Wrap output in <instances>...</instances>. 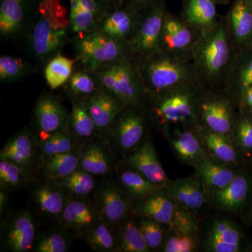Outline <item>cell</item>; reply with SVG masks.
Wrapping results in <instances>:
<instances>
[{"mask_svg":"<svg viewBox=\"0 0 252 252\" xmlns=\"http://www.w3.org/2000/svg\"><path fill=\"white\" fill-rule=\"evenodd\" d=\"M250 217H251L252 220V203L251 209H250Z\"/></svg>","mask_w":252,"mask_h":252,"instance_id":"11a10c76","label":"cell"},{"mask_svg":"<svg viewBox=\"0 0 252 252\" xmlns=\"http://www.w3.org/2000/svg\"><path fill=\"white\" fill-rule=\"evenodd\" d=\"M110 8L107 0H69L71 31L81 36L96 31Z\"/></svg>","mask_w":252,"mask_h":252,"instance_id":"e0dca14e","label":"cell"},{"mask_svg":"<svg viewBox=\"0 0 252 252\" xmlns=\"http://www.w3.org/2000/svg\"><path fill=\"white\" fill-rule=\"evenodd\" d=\"M167 228L176 233L198 236L199 221L195 212L176 205L171 222Z\"/></svg>","mask_w":252,"mask_h":252,"instance_id":"7dc6e473","label":"cell"},{"mask_svg":"<svg viewBox=\"0 0 252 252\" xmlns=\"http://www.w3.org/2000/svg\"><path fill=\"white\" fill-rule=\"evenodd\" d=\"M140 15L125 5L111 7L98 30L118 41H130L135 32Z\"/></svg>","mask_w":252,"mask_h":252,"instance_id":"4316f807","label":"cell"},{"mask_svg":"<svg viewBox=\"0 0 252 252\" xmlns=\"http://www.w3.org/2000/svg\"><path fill=\"white\" fill-rule=\"evenodd\" d=\"M235 54L225 16H220L215 27L200 34L192 51L190 63L199 84L209 89H223Z\"/></svg>","mask_w":252,"mask_h":252,"instance_id":"6da1fadb","label":"cell"},{"mask_svg":"<svg viewBox=\"0 0 252 252\" xmlns=\"http://www.w3.org/2000/svg\"><path fill=\"white\" fill-rule=\"evenodd\" d=\"M217 4H227L233 0H214Z\"/></svg>","mask_w":252,"mask_h":252,"instance_id":"db71d44e","label":"cell"},{"mask_svg":"<svg viewBox=\"0 0 252 252\" xmlns=\"http://www.w3.org/2000/svg\"><path fill=\"white\" fill-rule=\"evenodd\" d=\"M31 0H1L0 35L12 38L21 34L28 22Z\"/></svg>","mask_w":252,"mask_h":252,"instance_id":"f1b7e54d","label":"cell"},{"mask_svg":"<svg viewBox=\"0 0 252 252\" xmlns=\"http://www.w3.org/2000/svg\"><path fill=\"white\" fill-rule=\"evenodd\" d=\"M199 83L147 95L146 107L165 134L181 127L201 126L197 112Z\"/></svg>","mask_w":252,"mask_h":252,"instance_id":"3957f363","label":"cell"},{"mask_svg":"<svg viewBox=\"0 0 252 252\" xmlns=\"http://www.w3.org/2000/svg\"><path fill=\"white\" fill-rule=\"evenodd\" d=\"M117 252H150L135 217L129 214L115 228Z\"/></svg>","mask_w":252,"mask_h":252,"instance_id":"d590c367","label":"cell"},{"mask_svg":"<svg viewBox=\"0 0 252 252\" xmlns=\"http://www.w3.org/2000/svg\"><path fill=\"white\" fill-rule=\"evenodd\" d=\"M76 41V60L86 70L95 72L114 63L135 61L130 41L112 39L98 29L77 36Z\"/></svg>","mask_w":252,"mask_h":252,"instance_id":"5b68a950","label":"cell"},{"mask_svg":"<svg viewBox=\"0 0 252 252\" xmlns=\"http://www.w3.org/2000/svg\"><path fill=\"white\" fill-rule=\"evenodd\" d=\"M124 160V165L137 170L155 185L166 188L171 182L159 160L153 142L149 137L126 155Z\"/></svg>","mask_w":252,"mask_h":252,"instance_id":"2e32d148","label":"cell"},{"mask_svg":"<svg viewBox=\"0 0 252 252\" xmlns=\"http://www.w3.org/2000/svg\"><path fill=\"white\" fill-rule=\"evenodd\" d=\"M176 205L166 187L145 198L133 201L130 213L133 216L150 219L168 227Z\"/></svg>","mask_w":252,"mask_h":252,"instance_id":"cb8c5ba5","label":"cell"},{"mask_svg":"<svg viewBox=\"0 0 252 252\" xmlns=\"http://www.w3.org/2000/svg\"><path fill=\"white\" fill-rule=\"evenodd\" d=\"M88 106L95 124L97 138L104 141L116 119L126 106L102 89L88 99Z\"/></svg>","mask_w":252,"mask_h":252,"instance_id":"7402d4cb","label":"cell"},{"mask_svg":"<svg viewBox=\"0 0 252 252\" xmlns=\"http://www.w3.org/2000/svg\"><path fill=\"white\" fill-rule=\"evenodd\" d=\"M70 29L69 12L61 0H39L28 31V45L41 61L59 54Z\"/></svg>","mask_w":252,"mask_h":252,"instance_id":"7a4b0ae2","label":"cell"},{"mask_svg":"<svg viewBox=\"0 0 252 252\" xmlns=\"http://www.w3.org/2000/svg\"><path fill=\"white\" fill-rule=\"evenodd\" d=\"M36 237V220L28 210H18L1 222V249L4 251H32Z\"/></svg>","mask_w":252,"mask_h":252,"instance_id":"9c48e42d","label":"cell"},{"mask_svg":"<svg viewBox=\"0 0 252 252\" xmlns=\"http://www.w3.org/2000/svg\"><path fill=\"white\" fill-rule=\"evenodd\" d=\"M199 123L205 128L233 135L238 108L223 89H212L200 84L197 96Z\"/></svg>","mask_w":252,"mask_h":252,"instance_id":"52a82bcc","label":"cell"},{"mask_svg":"<svg viewBox=\"0 0 252 252\" xmlns=\"http://www.w3.org/2000/svg\"><path fill=\"white\" fill-rule=\"evenodd\" d=\"M248 2L250 3V6L252 8V0H248Z\"/></svg>","mask_w":252,"mask_h":252,"instance_id":"9f6ffc18","label":"cell"},{"mask_svg":"<svg viewBox=\"0 0 252 252\" xmlns=\"http://www.w3.org/2000/svg\"><path fill=\"white\" fill-rule=\"evenodd\" d=\"M71 237H72L71 233L62 227L60 228H51L37 235L32 252H67L70 245L69 238Z\"/></svg>","mask_w":252,"mask_h":252,"instance_id":"b9f144b4","label":"cell"},{"mask_svg":"<svg viewBox=\"0 0 252 252\" xmlns=\"http://www.w3.org/2000/svg\"><path fill=\"white\" fill-rule=\"evenodd\" d=\"M84 144L69 129L50 136L43 142H39V152L43 160L53 156L67 153Z\"/></svg>","mask_w":252,"mask_h":252,"instance_id":"ab89813d","label":"cell"},{"mask_svg":"<svg viewBox=\"0 0 252 252\" xmlns=\"http://www.w3.org/2000/svg\"><path fill=\"white\" fill-rule=\"evenodd\" d=\"M7 190L4 189H0V212H1V217L4 215L6 211V207L9 205V196L7 195Z\"/></svg>","mask_w":252,"mask_h":252,"instance_id":"816d5d0a","label":"cell"},{"mask_svg":"<svg viewBox=\"0 0 252 252\" xmlns=\"http://www.w3.org/2000/svg\"><path fill=\"white\" fill-rule=\"evenodd\" d=\"M56 182L69 197L87 198L96 188L94 176L79 167L71 175Z\"/></svg>","mask_w":252,"mask_h":252,"instance_id":"f35d334b","label":"cell"},{"mask_svg":"<svg viewBox=\"0 0 252 252\" xmlns=\"http://www.w3.org/2000/svg\"><path fill=\"white\" fill-rule=\"evenodd\" d=\"M225 19L235 54L252 46V8L248 0H233Z\"/></svg>","mask_w":252,"mask_h":252,"instance_id":"44dd1931","label":"cell"},{"mask_svg":"<svg viewBox=\"0 0 252 252\" xmlns=\"http://www.w3.org/2000/svg\"><path fill=\"white\" fill-rule=\"evenodd\" d=\"M150 121L145 105L126 106L104 142L125 157L145 140Z\"/></svg>","mask_w":252,"mask_h":252,"instance_id":"ba28073f","label":"cell"},{"mask_svg":"<svg viewBox=\"0 0 252 252\" xmlns=\"http://www.w3.org/2000/svg\"><path fill=\"white\" fill-rule=\"evenodd\" d=\"M117 182L133 201L165 188L152 183L140 172L126 165L118 170Z\"/></svg>","mask_w":252,"mask_h":252,"instance_id":"e575fe53","label":"cell"},{"mask_svg":"<svg viewBox=\"0 0 252 252\" xmlns=\"http://www.w3.org/2000/svg\"><path fill=\"white\" fill-rule=\"evenodd\" d=\"M76 61L60 54L50 60L44 70V77L51 90H56L65 85L74 72Z\"/></svg>","mask_w":252,"mask_h":252,"instance_id":"60d3db41","label":"cell"},{"mask_svg":"<svg viewBox=\"0 0 252 252\" xmlns=\"http://www.w3.org/2000/svg\"><path fill=\"white\" fill-rule=\"evenodd\" d=\"M34 71L30 63L19 58L10 56L0 57V80L11 83L20 80Z\"/></svg>","mask_w":252,"mask_h":252,"instance_id":"ee69618b","label":"cell"},{"mask_svg":"<svg viewBox=\"0 0 252 252\" xmlns=\"http://www.w3.org/2000/svg\"><path fill=\"white\" fill-rule=\"evenodd\" d=\"M233 142L240 154H252V112L238 107V115L232 135Z\"/></svg>","mask_w":252,"mask_h":252,"instance_id":"7bdbcfd3","label":"cell"},{"mask_svg":"<svg viewBox=\"0 0 252 252\" xmlns=\"http://www.w3.org/2000/svg\"><path fill=\"white\" fill-rule=\"evenodd\" d=\"M167 190L177 205L195 212L209 199L208 190L196 175L171 181Z\"/></svg>","mask_w":252,"mask_h":252,"instance_id":"484cf974","label":"cell"},{"mask_svg":"<svg viewBox=\"0 0 252 252\" xmlns=\"http://www.w3.org/2000/svg\"><path fill=\"white\" fill-rule=\"evenodd\" d=\"M244 236L238 225L229 220L217 219L207 226L203 248L209 252H238L243 249Z\"/></svg>","mask_w":252,"mask_h":252,"instance_id":"ac0fdd59","label":"cell"},{"mask_svg":"<svg viewBox=\"0 0 252 252\" xmlns=\"http://www.w3.org/2000/svg\"><path fill=\"white\" fill-rule=\"evenodd\" d=\"M195 167L197 177L203 182L209 193L224 188L238 172L233 167L209 157Z\"/></svg>","mask_w":252,"mask_h":252,"instance_id":"4dcf8cb0","label":"cell"},{"mask_svg":"<svg viewBox=\"0 0 252 252\" xmlns=\"http://www.w3.org/2000/svg\"><path fill=\"white\" fill-rule=\"evenodd\" d=\"M94 73L101 88L124 105H145L147 91L135 61L114 63Z\"/></svg>","mask_w":252,"mask_h":252,"instance_id":"8992f818","label":"cell"},{"mask_svg":"<svg viewBox=\"0 0 252 252\" xmlns=\"http://www.w3.org/2000/svg\"><path fill=\"white\" fill-rule=\"evenodd\" d=\"M34 117L39 142L69 129V115L59 99L52 94H44L39 97L34 107Z\"/></svg>","mask_w":252,"mask_h":252,"instance_id":"5bb4252c","label":"cell"},{"mask_svg":"<svg viewBox=\"0 0 252 252\" xmlns=\"http://www.w3.org/2000/svg\"><path fill=\"white\" fill-rule=\"evenodd\" d=\"M252 187L250 177L244 172H238L224 188L209 193H211L217 208L228 213H236L248 204Z\"/></svg>","mask_w":252,"mask_h":252,"instance_id":"d4e9b609","label":"cell"},{"mask_svg":"<svg viewBox=\"0 0 252 252\" xmlns=\"http://www.w3.org/2000/svg\"><path fill=\"white\" fill-rule=\"evenodd\" d=\"M200 34L180 16L167 11L162 24L160 49L190 62L192 51Z\"/></svg>","mask_w":252,"mask_h":252,"instance_id":"8fae6325","label":"cell"},{"mask_svg":"<svg viewBox=\"0 0 252 252\" xmlns=\"http://www.w3.org/2000/svg\"><path fill=\"white\" fill-rule=\"evenodd\" d=\"M31 180L22 169L14 162L0 159V185L1 188L14 191L22 188Z\"/></svg>","mask_w":252,"mask_h":252,"instance_id":"bcb514c9","label":"cell"},{"mask_svg":"<svg viewBox=\"0 0 252 252\" xmlns=\"http://www.w3.org/2000/svg\"><path fill=\"white\" fill-rule=\"evenodd\" d=\"M93 200L101 220L116 228L130 214L133 200L117 181L107 180L96 187Z\"/></svg>","mask_w":252,"mask_h":252,"instance_id":"7c38bea8","label":"cell"},{"mask_svg":"<svg viewBox=\"0 0 252 252\" xmlns=\"http://www.w3.org/2000/svg\"><path fill=\"white\" fill-rule=\"evenodd\" d=\"M82 240L96 252H117L115 228L104 220H99Z\"/></svg>","mask_w":252,"mask_h":252,"instance_id":"8d00e7d4","label":"cell"},{"mask_svg":"<svg viewBox=\"0 0 252 252\" xmlns=\"http://www.w3.org/2000/svg\"><path fill=\"white\" fill-rule=\"evenodd\" d=\"M135 63L149 94L198 83L193 64L163 50L136 58Z\"/></svg>","mask_w":252,"mask_h":252,"instance_id":"277c9868","label":"cell"},{"mask_svg":"<svg viewBox=\"0 0 252 252\" xmlns=\"http://www.w3.org/2000/svg\"><path fill=\"white\" fill-rule=\"evenodd\" d=\"M31 193L32 201L38 212L59 222L69 198L59 184L41 177L34 180Z\"/></svg>","mask_w":252,"mask_h":252,"instance_id":"d6986e66","label":"cell"},{"mask_svg":"<svg viewBox=\"0 0 252 252\" xmlns=\"http://www.w3.org/2000/svg\"><path fill=\"white\" fill-rule=\"evenodd\" d=\"M167 11L166 0H163L140 15L130 41L135 59L153 54L160 49L162 24Z\"/></svg>","mask_w":252,"mask_h":252,"instance_id":"30bf717a","label":"cell"},{"mask_svg":"<svg viewBox=\"0 0 252 252\" xmlns=\"http://www.w3.org/2000/svg\"><path fill=\"white\" fill-rule=\"evenodd\" d=\"M72 111L69 129L83 144L97 137L95 124L88 106V99H71Z\"/></svg>","mask_w":252,"mask_h":252,"instance_id":"836d02e7","label":"cell"},{"mask_svg":"<svg viewBox=\"0 0 252 252\" xmlns=\"http://www.w3.org/2000/svg\"><path fill=\"white\" fill-rule=\"evenodd\" d=\"M107 1H108L110 7L122 6L125 3V0H107Z\"/></svg>","mask_w":252,"mask_h":252,"instance_id":"f5cc1de1","label":"cell"},{"mask_svg":"<svg viewBox=\"0 0 252 252\" xmlns=\"http://www.w3.org/2000/svg\"><path fill=\"white\" fill-rule=\"evenodd\" d=\"M251 158H252V154H251Z\"/></svg>","mask_w":252,"mask_h":252,"instance_id":"680465c9","label":"cell"},{"mask_svg":"<svg viewBox=\"0 0 252 252\" xmlns=\"http://www.w3.org/2000/svg\"><path fill=\"white\" fill-rule=\"evenodd\" d=\"M31 1H36V2H37L38 1H39V0H31Z\"/></svg>","mask_w":252,"mask_h":252,"instance_id":"6f0895ef","label":"cell"},{"mask_svg":"<svg viewBox=\"0 0 252 252\" xmlns=\"http://www.w3.org/2000/svg\"><path fill=\"white\" fill-rule=\"evenodd\" d=\"M65 86L71 99H89L102 89L95 73L84 69L73 72Z\"/></svg>","mask_w":252,"mask_h":252,"instance_id":"74e56055","label":"cell"},{"mask_svg":"<svg viewBox=\"0 0 252 252\" xmlns=\"http://www.w3.org/2000/svg\"><path fill=\"white\" fill-rule=\"evenodd\" d=\"M201 134L207 157L232 167L238 163L240 154L231 136L213 132L203 126Z\"/></svg>","mask_w":252,"mask_h":252,"instance_id":"1f68e13d","label":"cell"},{"mask_svg":"<svg viewBox=\"0 0 252 252\" xmlns=\"http://www.w3.org/2000/svg\"><path fill=\"white\" fill-rule=\"evenodd\" d=\"M252 85V46L235 54L223 90L238 108L244 93Z\"/></svg>","mask_w":252,"mask_h":252,"instance_id":"603a6c76","label":"cell"},{"mask_svg":"<svg viewBox=\"0 0 252 252\" xmlns=\"http://www.w3.org/2000/svg\"><path fill=\"white\" fill-rule=\"evenodd\" d=\"M180 16L200 34L215 27L220 18L214 0H184Z\"/></svg>","mask_w":252,"mask_h":252,"instance_id":"83f0119b","label":"cell"},{"mask_svg":"<svg viewBox=\"0 0 252 252\" xmlns=\"http://www.w3.org/2000/svg\"><path fill=\"white\" fill-rule=\"evenodd\" d=\"M134 217L149 250L152 252L161 249L167 226L150 219Z\"/></svg>","mask_w":252,"mask_h":252,"instance_id":"f6af8a7d","label":"cell"},{"mask_svg":"<svg viewBox=\"0 0 252 252\" xmlns=\"http://www.w3.org/2000/svg\"><path fill=\"white\" fill-rule=\"evenodd\" d=\"M243 107L252 112V85L244 93L239 107Z\"/></svg>","mask_w":252,"mask_h":252,"instance_id":"f907efd6","label":"cell"},{"mask_svg":"<svg viewBox=\"0 0 252 252\" xmlns=\"http://www.w3.org/2000/svg\"><path fill=\"white\" fill-rule=\"evenodd\" d=\"M201 126L175 129L167 134L172 149L184 163L195 167L207 157Z\"/></svg>","mask_w":252,"mask_h":252,"instance_id":"ffe728a7","label":"cell"},{"mask_svg":"<svg viewBox=\"0 0 252 252\" xmlns=\"http://www.w3.org/2000/svg\"><path fill=\"white\" fill-rule=\"evenodd\" d=\"M104 141L92 140L83 144L79 168L94 176L108 175L112 170L110 148Z\"/></svg>","mask_w":252,"mask_h":252,"instance_id":"f546056e","label":"cell"},{"mask_svg":"<svg viewBox=\"0 0 252 252\" xmlns=\"http://www.w3.org/2000/svg\"><path fill=\"white\" fill-rule=\"evenodd\" d=\"M0 159L14 162L31 179L41 163L37 135L28 129L20 131L3 147Z\"/></svg>","mask_w":252,"mask_h":252,"instance_id":"4fadbf2b","label":"cell"},{"mask_svg":"<svg viewBox=\"0 0 252 252\" xmlns=\"http://www.w3.org/2000/svg\"><path fill=\"white\" fill-rule=\"evenodd\" d=\"M99 220L100 217L94 201L87 198L69 197L59 223L73 238L81 239Z\"/></svg>","mask_w":252,"mask_h":252,"instance_id":"9a60e30c","label":"cell"},{"mask_svg":"<svg viewBox=\"0 0 252 252\" xmlns=\"http://www.w3.org/2000/svg\"><path fill=\"white\" fill-rule=\"evenodd\" d=\"M82 145L67 153L46 158L41 162L39 171L41 177L59 182L79 168Z\"/></svg>","mask_w":252,"mask_h":252,"instance_id":"d6a6232c","label":"cell"},{"mask_svg":"<svg viewBox=\"0 0 252 252\" xmlns=\"http://www.w3.org/2000/svg\"><path fill=\"white\" fill-rule=\"evenodd\" d=\"M162 1L163 0H125L124 5L140 15Z\"/></svg>","mask_w":252,"mask_h":252,"instance_id":"681fc988","label":"cell"},{"mask_svg":"<svg viewBox=\"0 0 252 252\" xmlns=\"http://www.w3.org/2000/svg\"><path fill=\"white\" fill-rule=\"evenodd\" d=\"M198 236L176 233L168 229L161 251L164 252H192L198 248Z\"/></svg>","mask_w":252,"mask_h":252,"instance_id":"c3c4849f","label":"cell"}]
</instances>
